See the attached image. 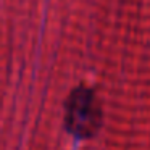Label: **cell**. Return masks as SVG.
<instances>
[{
  "label": "cell",
  "mask_w": 150,
  "mask_h": 150,
  "mask_svg": "<svg viewBox=\"0 0 150 150\" xmlns=\"http://www.w3.org/2000/svg\"><path fill=\"white\" fill-rule=\"evenodd\" d=\"M102 123L103 111L95 92L86 86L76 87L66 100V129L78 139H91L100 131Z\"/></svg>",
  "instance_id": "1"
}]
</instances>
